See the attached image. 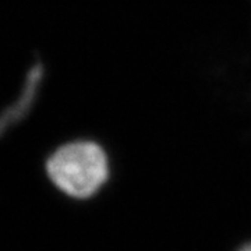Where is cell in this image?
I'll list each match as a JSON object with an SVG mask.
<instances>
[{"mask_svg":"<svg viewBox=\"0 0 251 251\" xmlns=\"http://www.w3.org/2000/svg\"><path fill=\"white\" fill-rule=\"evenodd\" d=\"M49 179L64 194L85 200L98 193L109 177L108 156L92 141H74L57 148L46 162Z\"/></svg>","mask_w":251,"mask_h":251,"instance_id":"obj_1","label":"cell"},{"mask_svg":"<svg viewBox=\"0 0 251 251\" xmlns=\"http://www.w3.org/2000/svg\"><path fill=\"white\" fill-rule=\"evenodd\" d=\"M44 72L45 70L42 63L36 62L35 64H32L28 70L18 98L0 112V137L6 134L11 127L20 123L29 113L41 90Z\"/></svg>","mask_w":251,"mask_h":251,"instance_id":"obj_2","label":"cell"},{"mask_svg":"<svg viewBox=\"0 0 251 251\" xmlns=\"http://www.w3.org/2000/svg\"><path fill=\"white\" fill-rule=\"evenodd\" d=\"M239 251H251V243L250 244H247V246H244V247H242Z\"/></svg>","mask_w":251,"mask_h":251,"instance_id":"obj_3","label":"cell"}]
</instances>
